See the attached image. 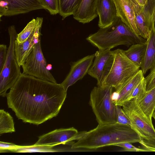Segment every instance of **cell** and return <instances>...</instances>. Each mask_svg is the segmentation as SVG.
Returning a JSON list of instances; mask_svg holds the SVG:
<instances>
[{"mask_svg":"<svg viewBox=\"0 0 155 155\" xmlns=\"http://www.w3.org/2000/svg\"><path fill=\"white\" fill-rule=\"evenodd\" d=\"M46 61L41 49V40L34 46L31 53L21 66L22 74L53 83H57L47 68Z\"/></svg>","mask_w":155,"mask_h":155,"instance_id":"cell-8","label":"cell"},{"mask_svg":"<svg viewBox=\"0 0 155 155\" xmlns=\"http://www.w3.org/2000/svg\"><path fill=\"white\" fill-rule=\"evenodd\" d=\"M81 0H59L60 15L62 20L73 15L78 8Z\"/></svg>","mask_w":155,"mask_h":155,"instance_id":"cell-24","label":"cell"},{"mask_svg":"<svg viewBox=\"0 0 155 155\" xmlns=\"http://www.w3.org/2000/svg\"><path fill=\"white\" fill-rule=\"evenodd\" d=\"M138 102L143 112L153 124L152 119L155 109V86L147 91L144 97Z\"/></svg>","mask_w":155,"mask_h":155,"instance_id":"cell-19","label":"cell"},{"mask_svg":"<svg viewBox=\"0 0 155 155\" xmlns=\"http://www.w3.org/2000/svg\"><path fill=\"white\" fill-rule=\"evenodd\" d=\"M113 89L108 86H97L90 93L89 104L99 125L117 123V105L112 100Z\"/></svg>","mask_w":155,"mask_h":155,"instance_id":"cell-4","label":"cell"},{"mask_svg":"<svg viewBox=\"0 0 155 155\" xmlns=\"http://www.w3.org/2000/svg\"><path fill=\"white\" fill-rule=\"evenodd\" d=\"M98 0H81L73 15L78 21L84 24L90 22L96 18L98 14L96 5Z\"/></svg>","mask_w":155,"mask_h":155,"instance_id":"cell-17","label":"cell"},{"mask_svg":"<svg viewBox=\"0 0 155 155\" xmlns=\"http://www.w3.org/2000/svg\"><path fill=\"white\" fill-rule=\"evenodd\" d=\"M132 2L139 6L143 7L145 5L147 0H131Z\"/></svg>","mask_w":155,"mask_h":155,"instance_id":"cell-35","label":"cell"},{"mask_svg":"<svg viewBox=\"0 0 155 155\" xmlns=\"http://www.w3.org/2000/svg\"><path fill=\"white\" fill-rule=\"evenodd\" d=\"M86 39L99 50H110L120 45L129 47L146 41V39L133 32L118 17L111 25L100 28Z\"/></svg>","mask_w":155,"mask_h":155,"instance_id":"cell-3","label":"cell"},{"mask_svg":"<svg viewBox=\"0 0 155 155\" xmlns=\"http://www.w3.org/2000/svg\"><path fill=\"white\" fill-rule=\"evenodd\" d=\"M145 78L147 91L155 86V67L150 70V73Z\"/></svg>","mask_w":155,"mask_h":155,"instance_id":"cell-31","label":"cell"},{"mask_svg":"<svg viewBox=\"0 0 155 155\" xmlns=\"http://www.w3.org/2000/svg\"><path fill=\"white\" fill-rule=\"evenodd\" d=\"M147 44L139 43L133 44L129 48L124 51L125 55L131 61L141 68L144 60Z\"/></svg>","mask_w":155,"mask_h":155,"instance_id":"cell-20","label":"cell"},{"mask_svg":"<svg viewBox=\"0 0 155 155\" xmlns=\"http://www.w3.org/2000/svg\"><path fill=\"white\" fill-rule=\"evenodd\" d=\"M95 56V54L88 55L72 64L69 72L60 84L66 91L69 87L82 79L87 73Z\"/></svg>","mask_w":155,"mask_h":155,"instance_id":"cell-12","label":"cell"},{"mask_svg":"<svg viewBox=\"0 0 155 155\" xmlns=\"http://www.w3.org/2000/svg\"><path fill=\"white\" fill-rule=\"evenodd\" d=\"M123 111L131 123L132 128L142 139L155 137V129L140 107L137 100L133 99L125 103Z\"/></svg>","mask_w":155,"mask_h":155,"instance_id":"cell-7","label":"cell"},{"mask_svg":"<svg viewBox=\"0 0 155 155\" xmlns=\"http://www.w3.org/2000/svg\"><path fill=\"white\" fill-rule=\"evenodd\" d=\"M141 139L130 125L117 123L98 124L93 129L80 134L71 149L94 150L122 143H139Z\"/></svg>","mask_w":155,"mask_h":155,"instance_id":"cell-2","label":"cell"},{"mask_svg":"<svg viewBox=\"0 0 155 155\" xmlns=\"http://www.w3.org/2000/svg\"><path fill=\"white\" fill-rule=\"evenodd\" d=\"M17 145L12 143L0 141V153L10 152V150L15 147Z\"/></svg>","mask_w":155,"mask_h":155,"instance_id":"cell-34","label":"cell"},{"mask_svg":"<svg viewBox=\"0 0 155 155\" xmlns=\"http://www.w3.org/2000/svg\"><path fill=\"white\" fill-rule=\"evenodd\" d=\"M43 21V18L39 17L36 28L24 42L19 44L15 42V55L17 62L20 66L24 64L36 44L41 40V31Z\"/></svg>","mask_w":155,"mask_h":155,"instance_id":"cell-13","label":"cell"},{"mask_svg":"<svg viewBox=\"0 0 155 155\" xmlns=\"http://www.w3.org/2000/svg\"><path fill=\"white\" fill-rule=\"evenodd\" d=\"M147 91L146 83L144 77L133 90L128 101L135 98L139 101L144 97Z\"/></svg>","mask_w":155,"mask_h":155,"instance_id":"cell-27","label":"cell"},{"mask_svg":"<svg viewBox=\"0 0 155 155\" xmlns=\"http://www.w3.org/2000/svg\"><path fill=\"white\" fill-rule=\"evenodd\" d=\"M8 30L9 44L5 62L0 72V95L2 97L6 96L7 91L13 86L21 74L15 51V42L18 34L13 25L10 26Z\"/></svg>","mask_w":155,"mask_h":155,"instance_id":"cell-6","label":"cell"},{"mask_svg":"<svg viewBox=\"0 0 155 155\" xmlns=\"http://www.w3.org/2000/svg\"><path fill=\"white\" fill-rule=\"evenodd\" d=\"M146 49L142 65L141 67L143 74L155 67V30H152L146 40Z\"/></svg>","mask_w":155,"mask_h":155,"instance_id":"cell-18","label":"cell"},{"mask_svg":"<svg viewBox=\"0 0 155 155\" xmlns=\"http://www.w3.org/2000/svg\"><path fill=\"white\" fill-rule=\"evenodd\" d=\"M139 143L141 145L144 152H155V137L141 139Z\"/></svg>","mask_w":155,"mask_h":155,"instance_id":"cell-29","label":"cell"},{"mask_svg":"<svg viewBox=\"0 0 155 155\" xmlns=\"http://www.w3.org/2000/svg\"><path fill=\"white\" fill-rule=\"evenodd\" d=\"M55 144L48 145H38L35 144L29 146L17 145L10 150V152L15 153L54 152H57Z\"/></svg>","mask_w":155,"mask_h":155,"instance_id":"cell-22","label":"cell"},{"mask_svg":"<svg viewBox=\"0 0 155 155\" xmlns=\"http://www.w3.org/2000/svg\"><path fill=\"white\" fill-rule=\"evenodd\" d=\"M45 9L41 0H0V17Z\"/></svg>","mask_w":155,"mask_h":155,"instance_id":"cell-10","label":"cell"},{"mask_svg":"<svg viewBox=\"0 0 155 155\" xmlns=\"http://www.w3.org/2000/svg\"><path fill=\"white\" fill-rule=\"evenodd\" d=\"M152 117L153 118V119L155 121V109L154 111L153 112V114L152 115Z\"/></svg>","mask_w":155,"mask_h":155,"instance_id":"cell-37","label":"cell"},{"mask_svg":"<svg viewBox=\"0 0 155 155\" xmlns=\"http://www.w3.org/2000/svg\"><path fill=\"white\" fill-rule=\"evenodd\" d=\"M116 5L117 17L134 33L140 36L135 22L134 10L131 0H114Z\"/></svg>","mask_w":155,"mask_h":155,"instance_id":"cell-14","label":"cell"},{"mask_svg":"<svg viewBox=\"0 0 155 155\" xmlns=\"http://www.w3.org/2000/svg\"><path fill=\"white\" fill-rule=\"evenodd\" d=\"M47 69L49 71L52 69V65L51 64H48L47 65Z\"/></svg>","mask_w":155,"mask_h":155,"instance_id":"cell-36","label":"cell"},{"mask_svg":"<svg viewBox=\"0 0 155 155\" xmlns=\"http://www.w3.org/2000/svg\"><path fill=\"white\" fill-rule=\"evenodd\" d=\"M146 24L152 31L155 30V0H147L142 7Z\"/></svg>","mask_w":155,"mask_h":155,"instance_id":"cell-23","label":"cell"},{"mask_svg":"<svg viewBox=\"0 0 155 155\" xmlns=\"http://www.w3.org/2000/svg\"><path fill=\"white\" fill-rule=\"evenodd\" d=\"M15 131L12 117L4 110H0V134Z\"/></svg>","mask_w":155,"mask_h":155,"instance_id":"cell-25","label":"cell"},{"mask_svg":"<svg viewBox=\"0 0 155 155\" xmlns=\"http://www.w3.org/2000/svg\"><path fill=\"white\" fill-rule=\"evenodd\" d=\"M96 10L99 17L98 26L100 28L111 25L117 17L114 0H98Z\"/></svg>","mask_w":155,"mask_h":155,"instance_id":"cell-15","label":"cell"},{"mask_svg":"<svg viewBox=\"0 0 155 155\" xmlns=\"http://www.w3.org/2000/svg\"><path fill=\"white\" fill-rule=\"evenodd\" d=\"M144 78L142 71L140 69L132 78L121 89L113 92L112 100L117 105L122 106L128 101L133 90Z\"/></svg>","mask_w":155,"mask_h":155,"instance_id":"cell-16","label":"cell"},{"mask_svg":"<svg viewBox=\"0 0 155 155\" xmlns=\"http://www.w3.org/2000/svg\"><path fill=\"white\" fill-rule=\"evenodd\" d=\"M121 106L117 105V123L131 126V123L127 117L124 112Z\"/></svg>","mask_w":155,"mask_h":155,"instance_id":"cell-30","label":"cell"},{"mask_svg":"<svg viewBox=\"0 0 155 155\" xmlns=\"http://www.w3.org/2000/svg\"><path fill=\"white\" fill-rule=\"evenodd\" d=\"M95 54L94 60L87 74L97 80V86H100L111 68L114 54L110 50H99Z\"/></svg>","mask_w":155,"mask_h":155,"instance_id":"cell-9","label":"cell"},{"mask_svg":"<svg viewBox=\"0 0 155 155\" xmlns=\"http://www.w3.org/2000/svg\"><path fill=\"white\" fill-rule=\"evenodd\" d=\"M67 92L60 84L22 73L7 94V104L18 119L38 125L57 116Z\"/></svg>","mask_w":155,"mask_h":155,"instance_id":"cell-1","label":"cell"},{"mask_svg":"<svg viewBox=\"0 0 155 155\" xmlns=\"http://www.w3.org/2000/svg\"><path fill=\"white\" fill-rule=\"evenodd\" d=\"M79 135L78 130L73 127L56 129L39 136L35 144L65 145L75 139H77Z\"/></svg>","mask_w":155,"mask_h":155,"instance_id":"cell-11","label":"cell"},{"mask_svg":"<svg viewBox=\"0 0 155 155\" xmlns=\"http://www.w3.org/2000/svg\"><path fill=\"white\" fill-rule=\"evenodd\" d=\"M8 49L6 45H0V72L4 67L6 60Z\"/></svg>","mask_w":155,"mask_h":155,"instance_id":"cell-33","label":"cell"},{"mask_svg":"<svg viewBox=\"0 0 155 155\" xmlns=\"http://www.w3.org/2000/svg\"><path fill=\"white\" fill-rule=\"evenodd\" d=\"M39 17L33 18L30 21L24 28L18 34L15 42L20 44L24 42L28 38L36 28L39 20Z\"/></svg>","mask_w":155,"mask_h":155,"instance_id":"cell-26","label":"cell"},{"mask_svg":"<svg viewBox=\"0 0 155 155\" xmlns=\"http://www.w3.org/2000/svg\"><path fill=\"white\" fill-rule=\"evenodd\" d=\"M114 146H118L123 148L121 151L130 152H144L142 148H138L134 146L131 143H118Z\"/></svg>","mask_w":155,"mask_h":155,"instance_id":"cell-32","label":"cell"},{"mask_svg":"<svg viewBox=\"0 0 155 155\" xmlns=\"http://www.w3.org/2000/svg\"><path fill=\"white\" fill-rule=\"evenodd\" d=\"M45 7L51 15H55L59 12V0H41Z\"/></svg>","mask_w":155,"mask_h":155,"instance_id":"cell-28","label":"cell"},{"mask_svg":"<svg viewBox=\"0 0 155 155\" xmlns=\"http://www.w3.org/2000/svg\"><path fill=\"white\" fill-rule=\"evenodd\" d=\"M114 59L111 68L101 85L112 87L115 91L125 85L140 70L139 66L130 60L124 51H113Z\"/></svg>","mask_w":155,"mask_h":155,"instance_id":"cell-5","label":"cell"},{"mask_svg":"<svg viewBox=\"0 0 155 155\" xmlns=\"http://www.w3.org/2000/svg\"><path fill=\"white\" fill-rule=\"evenodd\" d=\"M133 3L136 24L140 33V36L147 40L149 37L151 31L146 25L142 11V7Z\"/></svg>","mask_w":155,"mask_h":155,"instance_id":"cell-21","label":"cell"}]
</instances>
